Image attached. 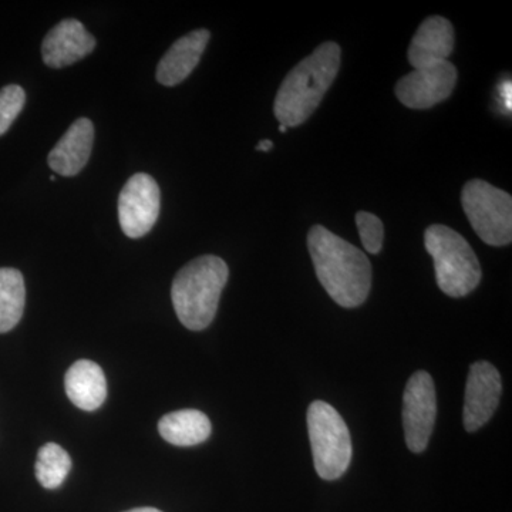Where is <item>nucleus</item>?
<instances>
[{"label": "nucleus", "mask_w": 512, "mask_h": 512, "mask_svg": "<svg viewBox=\"0 0 512 512\" xmlns=\"http://www.w3.org/2000/svg\"><path fill=\"white\" fill-rule=\"evenodd\" d=\"M308 248L319 282L333 301L349 309L365 303L372 288V265L359 248L322 225L309 231Z\"/></svg>", "instance_id": "f257e3e1"}, {"label": "nucleus", "mask_w": 512, "mask_h": 512, "mask_svg": "<svg viewBox=\"0 0 512 512\" xmlns=\"http://www.w3.org/2000/svg\"><path fill=\"white\" fill-rule=\"evenodd\" d=\"M340 56L338 43H322L288 73L274 104L275 117L282 126H301L315 113L338 76Z\"/></svg>", "instance_id": "f03ea898"}, {"label": "nucleus", "mask_w": 512, "mask_h": 512, "mask_svg": "<svg viewBox=\"0 0 512 512\" xmlns=\"http://www.w3.org/2000/svg\"><path fill=\"white\" fill-rule=\"evenodd\" d=\"M228 276V265L215 255L192 259L175 275L171 299L185 328L202 330L211 325Z\"/></svg>", "instance_id": "7ed1b4c3"}, {"label": "nucleus", "mask_w": 512, "mask_h": 512, "mask_svg": "<svg viewBox=\"0 0 512 512\" xmlns=\"http://www.w3.org/2000/svg\"><path fill=\"white\" fill-rule=\"evenodd\" d=\"M424 245L433 256L441 291L451 298H463L477 288L483 272L466 238L446 225L434 224L424 232Z\"/></svg>", "instance_id": "20e7f679"}, {"label": "nucleus", "mask_w": 512, "mask_h": 512, "mask_svg": "<svg viewBox=\"0 0 512 512\" xmlns=\"http://www.w3.org/2000/svg\"><path fill=\"white\" fill-rule=\"evenodd\" d=\"M308 431L319 477L338 480L352 460V440L345 420L330 404L318 400L308 409Z\"/></svg>", "instance_id": "39448f33"}, {"label": "nucleus", "mask_w": 512, "mask_h": 512, "mask_svg": "<svg viewBox=\"0 0 512 512\" xmlns=\"http://www.w3.org/2000/svg\"><path fill=\"white\" fill-rule=\"evenodd\" d=\"M461 204L471 227L491 247L512 241V198L508 192L483 180H471L461 192Z\"/></svg>", "instance_id": "423d86ee"}, {"label": "nucleus", "mask_w": 512, "mask_h": 512, "mask_svg": "<svg viewBox=\"0 0 512 512\" xmlns=\"http://www.w3.org/2000/svg\"><path fill=\"white\" fill-rule=\"evenodd\" d=\"M436 417V387L429 373L420 370L410 377L403 396L404 436L410 451L426 450Z\"/></svg>", "instance_id": "0eeeda50"}, {"label": "nucleus", "mask_w": 512, "mask_h": 512, "mask_svg": "<svg viewBox=\"0 0 512 512\" xmlns=\"http://www.w3.org/2000/svg\"><path fill=\"white\" fill-rule=\"evenodd\" d=\"M160 188L148 174H134L119 197V221L128 238H141L153 229L160 215Z\"/></svg>", "instance_id": "6e6552de"}, {"label": "nucleus", "mask_w": 512, "mask_h": 512, "mask_svg": "<svg viewBox=\"0 0 512 512\" xmlns=\"http://www.w3.org/2000/svg\"><path fill=\"white\" fill-rule=\"evenodd\" d=\"M457 69L453 63L414 69L396 84L397 99L414 110H427L447 100L457 83Z\"/></svg>", "instance_id": "1a4fd4ad"}, {"label": "nucleus", "mask_w": 512, "mask_h": 512, "mask_svg": "<svg viewBox=\"0 0 512 512\" xmlns=\"http://www.w3.org/2000/svg\"><path fill=\"white\" fill-rule=\"evenodd\" d=\"M503 382L491 363L477 362L470 367L464 399V427L474 433L488 423L500 403Z\"/></svg>", "instance_id": "9d476101"}, {"label": "nucleus", "mask_w": 512, "mask_h": 512, "mask_svg": "<svg viewBox=\"0 0 512 512\" xmlns=\"http://www.w3.org/2000/svg\"><path fill=\"white\" fill-rule=\"evenodd\" d=\"M96 47V39L76 19L57 23L47 33L42 45L43 62L52 69H62L90 55Z\"/></svg>", "instance_id": "9b49d317"}, {"label": "nucleus", "mask_w": 512, "mask_h": 512, "mask_svg": "<svg viewBox=\"0 0 512 512\" xmlns=\"http://www.w3.org/2000/svg\"><path fill=\"white\" fill-rule=\"evenodd\" d=\"M454 49V29L443 16H431L421 23L409 47V62L414 69L448 62Z\"/></svg>", "instance_id": "f8f14e48"}, {"label": "nucleus", "mask_w": 512, "mask_h": 512, "mask_svg": "<svg viewBox=\"0 0 512 512\" xmlns=\"http://www.w3.org/2000/svg\"><path fill=\"white\" fill-rule=\"evenodd\" d=\"M94 126L89 119L74 121L56 147L50 151V168L63 177H74L86 167L92 154Z\"/></svg>", "instance_id": "ddd939ff"}, {"label": "nucleus", "mask_w": 512, "mask_h": 512, "mask_svg": "<svg viewBox=\"0 0 512 512\" xmlns=\"http://www.w3.org/2000/svg\"><path fill=\"white\" fill-rule=\"evenodd\" d=\"M210 37L207 29H200L178 39L158 63V83L167 87L183 83L200 63Z\"/></svg>", "instance_id": "4468645a"}, {"label": "nucleus", "mask_w": 512, "mask_h": 512, "mask_svg": "<svg viewBox=\"0 0 512 512\" xmlns=\"http://www.w3.org/2000/svg\"><path fill=\"white\" fill-rule=\"evenodd\" d=\"M67 397L84 412H94L106 402L107 382L103 370L92 360H77L64 377Z\"/></svg>", "instance_id": "2eb2a0df"}, {"label": "nucleus", "mask_w": 512, "mask_h": 512, "mask_svg": "<svg viewBox=\"0 0 512 512\" xmlns=\"http://www.w3.org/2000/svg\"><path fill=\"white\" fill-rule=\"evenodd\" d=\"M158 431L167 443L177 447H191L204 443L211 436V421L200 410H180L165 414L158 423Z\"/></svg>", "instance_id": "dca6fc26"}, {"label": "nucleus", "mask_w": 512, "mask_h": 512, "mask_svg": "<svg viewBox=\"0 0 512 512\" xmlns=\"http://www.w3.org/2000/svg\"><path fill=\"white\" fill-rule=\"evenodd\" d=\"M26 288L18 269L0 268V333L9 332L22 319Z\"/></svg>", "instance_id": "f3484780"}, {"label": "nucleus", "mask_w": 512, "mask_h": 512, "mask_svg": "<svg viewBox=\"0 0 512 512\" xmlns=\"http://www.w3.org/2000/svg\"><path fill=\"white\" fill-rule=\"evenodd\" d=\"M36 478L47 490L60 487L72 470V458L56 443H47L40 448L36 460Z\"/></svg>", "instance_id": "a211bd4d"}, {"label": "nucleus", "mask_w": 512, "mask_h": 512, "mask_svg": "<svg viewBox=\"0 0 512 512\" xmlns=\"http://www.w3.org/2000/svg\"><path fill=\"white\" fill-rule=\"evenodd\" d=\"M26 103V93L18 84L0 90V136L6 133Z\"/></svg>", "instance_id": "6ab92c4d"}, {"label": "nucleus", "mask_w": 512, "mask_h": 512, "mask_svg": "<svg viewBox=\"0 0 512 512\" xmlns=\"http://www.w3.org/2000/svg\"><path fill=\"white\" fill-rule=\"evenodd\" d=\"M356 225L366 251L372 255L379 254L382 251L384 239L382 220L370 212L359 211L356 214Z\"/></svg>", "instance_id": "aec40b11"}, {"label": "nucleus", "mask_w": 512, "mask_h": 512, "mask_svg": "<svg viewBox=\"0 0 512 512\" xmlns=\"http://www.w3.org/2000/svg\"><path fill=\"white\" fill-rule=\"evenodd\" d=\"M511 82L510 80H507V82H504L501 84L500 87V96L501 100H503V107L505 111H508V113H511V107H512V94H511Z\"/></svg>", "instance_id": "412c9836"}, {"label": "nucleus", "mask_w": 512, "mask_h": 512, "mask_svg": "<svg viewBox=\"0 0 512 512\" xmlns=\"http://www.w3.org/2000/svg\"><path fill=\"white\" fill-rule=\"evenodd\" d=\"M272 148H274V143H272L271 140H262L261 143H259L258 146H256V150L265 151V153L271 151Z\"/></svg>", "instance_id": "4be33fe9"}, {"label": "nucleus", "mask_w": 512, "mask_h": 512, "mask_svg": "<svg viewBox=\"0 0 512 512\" xmlns=\"http://www.w3.org/2000/svg\"><path fill=\"white\" fill-rule=\"evenodd\" d=\"M126 512H161L157 510V508H134V510L126 511Z\"/></svg>", "instance_id": "5701e85b"}, {"label": "nucleus", "mask_w": 512, "mask_h": 512, "mask_svg": "<svg viewBox=\"0 0 512 512\" xmlns=\"http://www.w3.org/2000/svg\"><path fill=\"white\" fill-rule=\"evenodd\" d=\"M286 130H288V128H286L285 126H279V131H281V133H286Z\"/></svg>", "instance_id": "b1692460"}, {"label": "nucleus", "mask_w": 512, "mask_h": 512, "mask_svg": "<svg viewBox=\"0 0 512 512\" xmlns=\"http://www.w3.org/2000/svg\"><path fill=\"white\" fill-rule=\"evenodd\" d=\"M50 181H53V183H55V181H56L55 175H52V177H50Z\"/></svg>", "instance_id": "393cba45"}]
</instances>
